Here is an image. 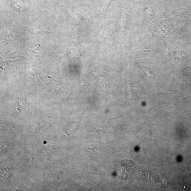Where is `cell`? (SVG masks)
Returning a JSON list of instances; mask_svg holds the SVG:
<instances>
[{
    "mask_svg": "<svg viewBox=\"0 0 191 191\" xmlns=\"http://www.w3.org/2000/svg\"><path fill=\"white\" fill-rule=\"evenodd\" d=\"M139 68L142 70V71L143 72L145 75L147 77L155 80V77L154 74L153 73L150 68L144 66H141Z\"/></svg>",
    "mask_w": 191,
    "mask_h": 191,
    "instance_id": "7a4b0ae2",
    "label": "cell"
},
{
    "mask_svg": "<svg viewBox=\"0 0 191 191\" xmlns=\"http://www.w3.org/2000/svg\"><path fill=\"white\" fill-rule=\"evenodd\" d=\"M133 162L125 160L119 162L115 168L116 173L120 179H126L133 173Z\"/></svg>",
    "mask_w": 191,
    "mask_h": 191,
    "instance_id": "6da1fadb",
    "label": "cell"
}]
</instances>
